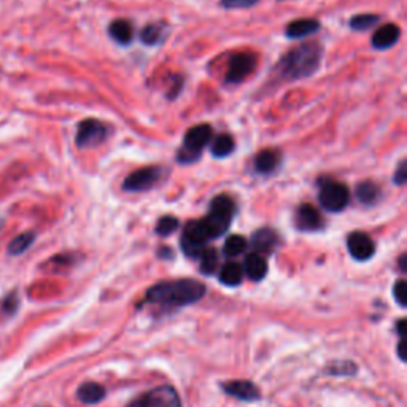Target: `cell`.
<instances>
[{"label": "cell", "instance_id": "ffe728a7", "mask_svg": "<svg viewBox=\"0 0 407 407\" xmlns=\"http://www.w3.org/2000/svg\"><path fill=\"white\" fill-rule=\"evenodd\" d=\"M218 278L223 285L226 287H239L242 283V278H244V269L239 263H234V261H229V263L224 264L220 272H218Z\"/></svg>", "mask_w": 407, "mask_h": 407}, {"label": "cell", "instance_id": "4dcf8cb0", "mask_svg": "<svg viewBox=\"0 0 407 407\" xmlns=\"http://www.w3.org/2000/svg\"><path fill=\"white\" fill-rule=\"evenodd\" d=\"M393 297L401 307L407 306V283L406 280H398L393 287Z\"/></svg>", "mask_w": 407, "mask_h": 407}, {"label": "cell", "instance_id": "7402d4cb", "mask_svg": "<svg viewBox=\"0 0 407 407\" xmlns=\"http://www.w3.org/2000/svg\"><path fill=\"white\" fill-rule=\"evenodd\" d=\"M356 199L364 205H373L380 198V188L374 181H361L356 186Z\"/></svg>", "mask_w": 407, "mask_h": 407}, {"label": "cell", "instance_id": "9c48e42d", "mask_svg": "<svg viewBox=\"0 0 407 407\" xmlns=\"http://www.w3.org/2000/svg\"><path fill=\"white\" fill-rule=\"evenodd\" d=\"M209 239L205 237V233L200 221H190L183 229V235H181V250L190 258H199L200 253L205 250V244Z\"/></svg>", "mask_w": 407, "mask_h": 407}, {"label": "cell", "instance_id": "e575fe53", "mask_svg": "<svg viewBox=\"0 0 407 407\" xmlns=\"http://www.w3.org/2000/svg\"><path fill=\"white\" fill-rule=\"evenodd\" d=\"M406 331H407V321H406V318H401L396 323V332H398L399 339H403L406 336Z\"/></svg>", "mask_w": 407, "mask_h": 407}, {"label": "cell", "instance_id": "4316f807", "mask_svg": "<svg viewBox=\"0 0 407 407\" xmlns=\"http://www.w3.org/2000/svg\"><path fill=\"white\" fill-rule=\"evenodd\" d=\"M358 373V366L354 361L349 360H341V361H334L328 368V374L337 375V377H350V375H355Z\"/></svg>", "mask_w": 407, "mask_h": 407}, {"label": "cell", "instance_id": "6da1fadb", "mask_svg": "<svg viewBox=\"0 0 407 407\" xmlns=\"http://www.w3.org/2000/svg\"><path fill=\"white\" fill-rule=\"evenodd\" d=\"M205 285L194 278L164 280L151 287L145 296V302L160 307H185L199 302L205 296Z\"/></svg>", "mask_w": 407, "mask_h": 407}, {"label": "cell", "instance_id": "603a6c76", "mask_svg": "<svg viewBox=\"0 0 407 407\" xmlns=\"http://www.w3.org/2000/svg\"><path fill=\"white\" fill-rule=\"evenodd\" d=\"M235 148V142L233 136H229V134H220V136H217V138L212 143V155L218 160H221V157H226L231 153H233Z\"/></svg>", "mask_w": 407, "mask_h": 407}, {"label": "cell", "instance_id": "83f0119b", "mask_svg": "<svg viewBox=\"0 0 407 407\" xmlns=\"http://www.w3.org/2000/svg\"><path fill=\"white\" fill-rule=\"evenodd\" d=\"M379 21H380V16L377 15H369V13L356 15L350 20V27L356 30V32H364V30L374 27Z\"/></svg>", "mask_w": 407, "mask_h": 407}, {"label": "cell", "instance_id": "836d02e7", "mask_svg": "<svg viewBox=\"0 0 407 407\" xmlns=\"http://www.w3.org/2000/svg\"><path fill=\"white\" fill-rule=\"evenodd\" d=\"M18 296L16 293H11L8 295L7 297H5V301L2 304V311L7 314V315H13L16 312V309H18Z\"/></svg>", "mask_w": 407, "mask_h": 407}, {"label": "cell", "instance_id": "f35d334b", "mask_svg": "<svg viewBox=\"0 0 407 407\" xmlns=\"http://www.w3.org/2000/svg\"><path fill=\"white\" fill-rule=\"evenodd\" d=\"M0 224H2V223H0Z\"/></svg>", "mask_w": 407, "mask_h": 407}, {"label": "cell", "instance_id": "277c9868", "mask_svg": "<svg viewBox=\"0 0 407 407\" xmlns=\"http://www.w3.org/2000/svg\"><path fill=\"white\" fill-rule=\"evenodd\" d=\"M212 137H214V129L210 124H198L191 127L185 136L183 147L179 150L177 161L180 164L196 162L202 155V150L210 143Z\"/></svg>", "mask_w": 407, "mask_h": 407}, {"label": "cell", "instance_id": "f546056e", "mask_svg": "<svg viewBox=\"0 0 407 407\" xmlns=\"http://www.w3.org/2000/svg\"><path fill=\"white\" fill-rule=\"evenodd\" d=\"M179 226H180L179 218H175V217H172V215H166V217L160 218V221H157L155 231H156L157 235L167 237V235L174 234L175 231L179 229Z\"/></svg>", "mask_w": 407, "mask_h": 407}, {"label": "cell", "instance_id": "2e32d148", "mask_svg": "<svg viewBox=\"0 0 407 407\" xmlns=\"http://www.w3.org/2000/svg\"><path fill=\"white\" fill-rule=\"evenodd\" d=\"M242 269H244V272L250 280L261 282L267 274V263L264 257H261V254L250 253V254H247Z\"/></svg>", "mask_w": 407, "mask_h": 407}, {"label": "cell", "instance_id": "5bb4252c", "mask_svg": "<svg viewBox=\"0 0 407 407\" xmlns=\"http://www.w3.org/2000/svg\"><path fill=\"white\" fill-rule=\"evenodd\" d=\"M277 245H278V234L271 228H261L258 231H254L252 235L253 250L254 253L261 254V257L274 252Z\"/></svg>", "mask_w": 407, "mask_h": 407}, {"label": "cell", "instance_id": "9a60e30c", "mask_svg": "<svg viewBox=\"0 0 407 407\" xmlns=\"http://www.w3.org/2000/svg\"><path fill=\"white\" fill-rule=\"evenodd\" d=\"M401 37V29L396 24H384V26L375 30L373 35V46L375 50H388L398 44Z\"/></svg>", "mask_w": 407, "mask_h": 407}, {"label": "cell", "instance_id": "ac0fdd59", "mask_svg": "<svg viewBox=\"0 0 407 407\" xmlns=\"http://www.w3.org/2000/svg\"><path fill=\"white\" fill-rule=\"evenodd\" d=\"M320 29V22L315 21V20H297L290 22L287 26V37L288 39H293V40H299L304 37H309V35H312L317 32Z\"/></svg>", "mask_w": 407, "mask_h": 407}, {"label": "cell", "instance_id": "7c38bea8", "mask_svg": "<svg viewBox=\"0 0 407 407\" xmlns=\"http://www.w3.org/2000/svg\"><path fill=\"white\" fill-rule=\"evenodd\" d=\"M221 390L226 393L228 396L244 401V403H253V401H258L261 398L259 388L250 380L223 382Z\"/></svg>", "mask_w": 407, "mask_h": 407}, {"label": "cell", "instance_id": "5b68a950", "mask_svg": "<svg viewBox=\"0 0 407 407\" xmlns=\"http://www.w3.org/2000/svg\"><path fill=\"white\" fill-rule=\"evenodd\" d=\"M318 200L321 207L325 210L337 214V212L347 209V205L350 202V190L347 188V185L341 183V181L331 179L321 180Z\"/></svg>", "mask_w": 407, "mask_h": 407}, {"label": "cell", "instance_id": "d6986e66", "mask_svg": "<svg viewBox=\"0 0 407 407\" xmlns=\"http://www.w3.org/2000/svg\"><path fill=\"white\" fill-rule=\"evenodd\" d=\"M278 162H280V155L276 150H263L254 156V169H257L258 174H271L274 172Z\"/></svg>", "mask_w": 407, "mask_h": 407}, {"label": "cell", "instance_id": "8992f818", "mask_svg": "<svg viewBox=\"0 0 407 407\" xmlns=\"http://www.w3.org/2000/svg\"><path fill=\"white\" fill-rule=\"evenodd\" d=\"M127 407H181V398L174 387L160 385L134 399Z\"/></svg>", "mask_w": 407, "mask_h": 407}, {"label": "cell", "instance_id": "d590c367", "mask_svg": "<svg viewBox=\"0 0 407 407\" xmlns=\"http://www.w3.org/2000/svg\"><path fill=\"white\" fill-rule=\"evenodd\" d=\"M406 341H404V337L403 339H399V342H398V347H396V351H398V356H399V360L401 361H406V351H404V347H406Z\"/></svg>", "mask_w": 407, "mask_h": 407}, {"label": "cell", "instance_id": "e0dca14e", "mask_svg": "<svg viewBox=\"0 0 407 407\" xmlns=\"http://www.w3.org/2000/svg\"><path fill=\"white\" fill-rule=\"evenodd\" d=\"M77 398L86 406L99 404L105 398V388L96 382H84L77 390Z\"/></svg>", "mask_w": 407, "mask_h": 407}, {"label": "cell", "instance_id": "8fae6325", "mask_svg": "<svg viewBox=\"0 0 407 407\" xmlns=\"http://www.w3.org/2000/svg\"><path fill=\"white\" fill-rule=\"evenodd\" d=\"M347 248L349 253L356 261H369L375 253L374 240L366 233L356 231L347 237Z\"/></svg>", "mask_w": 407, "mask_h": 407}, {"label": "cell", "instance_id": "cb8c5ba5", "mask_svg": "<svg viewBox=\"0 0 407 407\" xmlns=\"http://www.w3.org/2000/svg\"><path fill=\"white\" fill-rule=\"evenodd\" d=\"M35 240V234L32 231H27V233H22L20 235H16L13 240L8 244L7 252L11 257H18V254H22L24 252L27 250V248L34 244Z\"/></svg>", "mask_w": 407, "mask_h": 407}, {"label": "cell", "instance_id": "484cf974", "mask_svg": "<svg viewBox=\"0 0 407 407\" xmlns=\"http://www.w3.org/2000/svg\"><path fill=\"white\" fill-rule=\"evenodd\" d=\"M200 272L205 276H214L218 269V252L215 248H205V250L200 253Z\"/></svg>", "mask_w": 407, "mask_h": 407}, {"label": "cell", "instance_id": "ba28073f", "mask_svg": "<svg viewBox=\"0 0 407 407\" xmlns=\"http://www.w3.org/2000/svg\"><path fill=\"white\" fill-rule=\"evenodd\" d=\"M107 136L108 127L105 123L94 118L83 119L82 123L78 124L75 143L78 148H94L102 142H105Z\"/></svg>", "mask_w": 407, "mask_h": 407}, {"label": "cell", "instance_id": "7a4b0ae2", "mask_svg": "<svg viewBox=\"0 0 407 407\" xmlns=\"http://www.w3.org/2000/svg\"><path fill=\"white\" fill-rule=\"evenodd\" d=\"M323 58V48L318 44H306L290 50L277 65L282 80H302L318 70Z\"/></svg>", "mask_w": 407, "mask_h": 407}, {"label": "cell", "instance_id": "8d00e7d4", "mask_svg": "<svg viewBox=\"0 0 407 407\" xmlns=\"http://www.w3.org/2000/svg\"><path fill=\"white\" fill-rule=\"evenodd\" d=\"M160 257L161 258H174V253L169 247H162L160 250Z\"/></svg>", "mask_w": 407, "mask_h": 407}, {"label": "cell", "instance_id": "1f68e13d", "mask_svg": "<svg viewBox=\"0 0 407 407\" xmlns=\"http://www.w3.org/2000/svg\"><path fill=\"white\" fill-rule=\"evenodd\" d=\"M259 2V0H221V5L228 10H240L252 8Z\"/></svg>", "mask_w": 407, "mask_h": 407}, {"label": "cell", "instance_id": "44dd1931", "mask_svg": "<svg viewBox=\"0 0 407 407\" xmlns=\"http://www.w3.org/2000/svg\"><path fill=\"white\" fill-rule=\"evenodd\" d=\"M108 34H110V37L117 41V44L129 45L134 39V27L129 21L117 20L110 24Z\"/></svg>", "mask_w": 407, "mask_h": 407}, {"label": "cell", "instance_id": "30bf717a", "mask_svg": "<svg viewBox=\"0 0 407 407\" xmlns=\"http://www.w3.org/2000/svg\"><path fill=\"white\" fill-rule=\"evenodd\" d=\"M254 65H257V59H254L253 54L250 53L234 54V56L229 59V67L224 82L229 84H237L244 82L247 77L252 75Z\"/></svg>", "mask_w": 407, "mask_h": 407}, {"label": "cell", "instance_id": "52a82bcc", "mask_svg": "<svg viewBox=\"0 0 407 407\" xmlns=\"http://www.w3.org/2000/svg\"><path fill=\"white\" fill-rule=\"evenodd\" d=\"M164 167L161 166H150L134 171L131 175H127L123 181V190L127 193H143L156 186L162 180Z\"/></svg>", "mask_w": 407, "mask_h": 407}, {"label": "cell", "instance_id": "3957f363", "mask_svg": "<svg viewBox=\"0 0 407 407\" xmlns=\"http://www.w3.org/2000/svg\"><path fill=\"white\" fill-rule=\"evenodd\" d=\"M237 212V204L233 198L226 196V194H220L215 196L210 202L209 215L202 218L200 226H202L205 237L209 240L218 239L221 237L231 226V221Z\"/></svg>", "mask_w": 407, "mask_h": 407}, {"label": "cell", "instance_id": "4fadbf2b", "mask_svg": "<svg viewBox=\"0 0 407 407\" xmlns=\"http://www.w3.org/2000/svg\"><path fill=\"white\" fill-rule=\"evenodd\" d=\"M296 228L306 233H315V231L323 229L325 220L320 212L314 207L312 204H302L296 210Z\"/></svg>", "mask_w": 407, "mask_h": 407}, {"label": "cell", "instance_id": "74e56055", "mask_svg": "<svg viewBox=\"0 0 407 407\" xmlns=\"http://www.w3.org/2000/svg\"><path fill=\"white\" fill-rule=\"evenodd\" d=\"M406 259H407V254H406V253L401 254V257H399V271H401V272H404V274H406V271H407Z\"/></svg>", "mask_w": 407, "mask_h": 407}, {"label": "cell", "instance_id": "f1b7e54d", "mask_svg": "<svg viewBox=\"0 0 407 407\" xmlns=\"http://www.w3.org/2000/svg\"><path fill=\"white\" fill-rule=\"evenodd\" d=\"M162 24H148L141 32V40L145 45H157L162 40Z\"/></svg>", "mask_w": 407, "mask_h": 407}, {"label": "cell", "instance_id": "d4e9b609", "mask_svg": "<svg viewBox=\"0 0 407 407\" xmlns=\"http://www.w3.org/2000/svg\"><path fill=\"white\" fill-rule=\"evenodd\" d=\"M248 247V242L245 237H242L239 234H234V235H229L226 242H224V247H223V253L226 254L229 258H234V257H239V254L244 253Z\"/></svg>", "mask_w": 407, "mask_h": 407}, {"label": "cell", "instance_id": "d6a6232c", "mask_svg": "<svg viewBox=\"0 0 407 407\" xmlns=\"http://www.w3.org/2000/svg\"><path fill=\"white\" fill-rule=\"evenodd\" d=\"M393 181H394V185H398V186L406 185V181H407V161L406 160H403L398 164L396 171H394V175H393Z\"/></svg>", "mask_w": 407, "mask_h": 407}]
</instances>
